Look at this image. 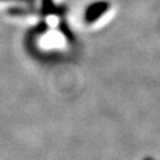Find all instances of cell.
Returning a JSON list of instances; mask_svg holds the SVG:
<instances>
[{"instance_id":"obj_1","label":"cell","mask_w":160,"mask_h":160,"mask_svg":"<svg viewBox=\"0 0 160 160\" xmlns=\"http://www.w3.org/2000/svg\"><path fill=\"white\" fill-rule=\"evenodd\" d=\"M110 8V2L108 1H96L87 7L84 13V20L87 24L95 23L97 19L102 17L106 12Z\"/></svg>"},{"instance_id":"obj_2","label":"cell","mask_w":160,"mask_h":160,"mask_svg":"<svg viewBox=\"0 0 160 160\" xmlns=\"http://www.w3.org/2000/svg\"><path fill=\"white\" fill-rule=\"evenodd\" d=\"M1 1V0H0ZM16 1H22V2H26V4H32L34 0H16Z\"/></svg>"},{"instance_id":"obj_3","label":"cell","mask_w":160,"mask_h":160,"mask_svg":"<svg viewBox=\"0 0 160 160\" xmlns=\"http://www.w3.org/2000/svg\"><path fill=\"white\" fill-rule=\"evenodd\" d=\"M143 160H153V159H152V158H148V157H147V158H145Z\"/></svg>"}]
</instances>
